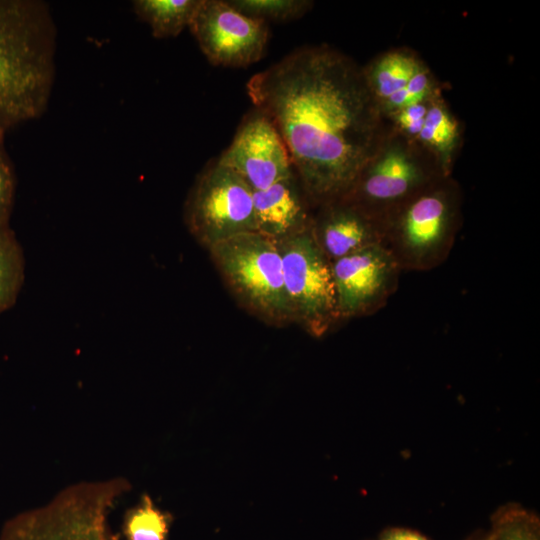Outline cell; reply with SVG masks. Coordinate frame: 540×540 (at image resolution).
<instances>
[{
    "instance_id": "cell-1",
    "label": "cell",
    "mask_w": 540,
    "mask_h": 540,
    "mask_svg": "<svg viewBox=\"0 0 540 540\" xmlns=\"http://www.w3.org/2000/svg\"><path fill=\"white\" fill-rule=\"evenodd\" d=\"M246 89L281 135L317 207L347 194L392 127L362 66L327 45L292 51L254 74Z\"/></svg>"
},
{
    "instance_id": "cell-2",
    "label": "cell",
    "mask_w": 540,
    "mask_h": 540,
    "mask_svg": "<svg viewBox=\"0 0 540 540\" xmlns=\"http://www.w3.org/2000/svg\"><path fill=\"white\" fill-rule=\"evenodd\" d=\"M56 26L40 0H0V134L45 112L54 85Z\"/></svg>"
},
{
    "instance_id": "cell-3",
    "label": "cell",
    "mask_w": 540,
    "mask_h": 540,
    "mask_svg": "<svg viewBox=\"0 0 540 540\" xmlns=\"http://www.w3.org/2000/svg\"><path fill=\"white\" fill-rule=\"evenodd\" d=\"M463 194L452 175L405 201L382 224V245L402 271H429L450 255L462 224Z\"/></svg>"
},
{
    "instance_id": "cell-4",
    "label": "cell",
    "mask_w": 540,
    "mask_h": 540,
    "mask_svg": "<svg viewBox=\"0 0 540 540\" xmlns=\"http://www.w3.org/2000/svg\"><path fill=\"white\" fill-rule=\"evenodd\" d=\"M129 490L124 478L71 485L47 504L6 521L0 540H119L110 530L108 516Z\"/></svg>"
},
{
    "instance_id": "cell-5",
    "label": "cell",
    "mask_w": 540,
    "mask_h": 540,
    "mask_svg": "<svg viewBox=\"0 0 540 540\" xmlns=\"http://www.w3.org/2000/svg\"><path fill=\"white\" fill-rule=\"evenodd\" d=\"M443 176L449 175L428 149L391 127L343 197L382 225L395 209Z\"/></svg>"
},
{
    "instance_id": "cell-6",
    "label": "cell",
    "mask_w": 540,
    "mask_h": 540,
    "mask_svg": "<svg viewBox=\"0 0 540 540\" xmlns=\"http://www.w3.org/2000/svg\"><path fill=\"white\" fill-rule=\"evenodd\" d=\"M238 299L271 323L293 320L277 241L257 231L237 234L209 248Z\"/></svg>"
},
{
    "instance_id": "cell-7",
    "label": "cell",
    "mask_w": 540,
    "mask_h": 540,
    "mask_svg": "<svg viewBox=\"0 0 540 540\" xmlns=\"http://www.w3.org/2000/svg\"><path fill=\"white\" fill-rule=\"evenodd\" d=\"M292 318L311 335H325L339 320L337 298L327 259L312 225L277 241Z\"/></svg>"
},
{
    "instance_id": "cell-8",
    "label": "cell",
    "mask_w": 540,
    "mask_h": 540,
    "mask_svg": "<svg viewBox=\"0 0 540 540\" xmlns=\"http://www.w3.org/2000/svg\"><path fill=\"white\" fill-rule=\"evenodd\" d=\"M252 188L235 171L210 163L198 176L185 203V222L208 249L237 234L256 231Z\"/></svg>"
},
{
    "instance_id": "cell-9",
    "label": "cell",
    "mask_w": 540,
    "mask_h": 540,
    "mask_svg": "<svg viewBox=\"0 0 540 540\" xmlns=\"http://www.w3.org/2000/svg\"><path fill=\"white\" fill-rule=\"evenodd\" d=\"M202 53L215 66L242 68L265 54L269 26L228 1L201 0L189 26Z\"/></svg>"
},
{
    "instance_id": "cell-10",
    "label": "cell",
    "mask_w": 540,
    "mask_h": 540,
    "mask_svg": "<svg viewBox=\"0 0 540 540\" xmlns=\"http://www.w3.org/2000/svg\"><path fill=\"white\" fill-rule=\"evenodd\" d=\"M340 320L371 315L384 308L399 286L402 272L382 244L331 262Z\"/></svg>"
},
{
    "instance_id": "cell-11",
    "label": "cell",
    "mask_w": 540,
    "mask_h": 540,
    "mask_svg": "<svg viewBox=\"0 0 540 540\" xmlns=\"http://www.w3.org/2000/svg\"><path fill=\"white\" fill-rule=\"evenodd\" d=\"M217 161L239 174L253 191L264 190L295 173L281 135L256 108L244 117Z\"/></svg>"
},
{
    "instance_id": "cell-12",
    "label": "cell",
    "mask_w": 540,
    "mask_h": 540,
    "mask_svg": "<svg viewBox=\"0 0 540 540\" xmlns=\"http://www.w3.org/2000/svg\"><path fill=\"white\" fill-rule=\"evenodd\" d=\"M314 236L330 262L365 247L382 244V225L345 197L318 206Z\"/></svg>"
},
{
    "instance_id": "cell-13",
    "label": "cell",
    "mask_w": 540,
    "mask_h": 540,
    "mask_svg": "<svg viewBox=\"0 0 540 540\" xmlns=\"http://www.w3.org/2000/svg\"><path fill=\"white\" fill-rule=\"evenodd\" d=\"M311 205L296 173L270 187L254 191L256 231L276 241L312 225Z\"/></svg>"
},
{
    "instance_id": "cell-14",
    "label": "cell",
    "mask_w": 540,
    "mask_h": 540,
    "mask_svg": "<svg viewBox=\"0 0 540 540\" xmlns=\"http://www.w3.org/2000/svg\"><path fill=\"white\" fill-rule=\"evenodd\" d=\"M415 140L437 158L446 175H452L463 129L441 92L429 99L423 127Z\"/></svg>"
},
{
    "instance_id": "cell-15",
    "label": "cell",
    "mask_w": 540,
    "mask_h": 540,
    "mask_svg": "<svg viewBox=\"0 0 540 540\" xmlns=\"http://www.w3.org/2000/svg\"><path fill=\"white\" fill-rule=\"evenodd\" d=\"M421 60L414 50L398 47L378 54L362 66L366 84L379 108L388 97L407 85Z\"/></svg>"
},
{
    "instance_id": "cell-16",
    "label": "cell",
    "mask_w": 540,
    "mask_h": 540,
    "mask_svg": "<svg viewBox=\"0 0 540 540\" xmlns=\"http://www.w3.org/2000/svg\"><path fill=\"white\" fill-rule=\"evenodd\" d=\"M201 0H135L136 16L146 23L158 39L178 36L191 21Z\"/></svg>"
},
{
    "instance_id": "cell-17",
    "label": "cell",
    "mask_w": 540,
    "mask_h": 540,
    "mask_svg": "<svg viewBox=\"0 0 540 540\" xmlns=\"http://www.w3.org/2000/svg\"><path fill=\"white\" fill-rule=\"evenodd\" d=\"M24 278L22 248L10 226L0 228V314L15 304Z\"/></svg>"
},
{
    "instance_id": "cell-18",
    "label": "cell",
    "mask_w": 540,
    "mask_h": 540,
    "mask_svg": "<svg viewBox=\"0 0 540 540\" xmlns=\"http://www.w3.org/2000/svg\"><path fill=\"white\" fill-rule=\"evenodd\" d=\"M172 517L159 509L148 494L123 517L124 540H167Z\"/></svg>"
},
{
    "instance_id": "cell-19",
    "label": "cell",
    "mask_w": 540,
    "mask_h": 540,
    "mask_svg": "<svg viewBox=\"0 0 540 540\" xmlns=\"http://www.w3.org/2000/svg\"><path fill=\"white\" fill-rule=\"evenodd\" d=\"M244 15L269 22H288L304 16L313 6L309 0H228Z\"/></svg>"
},
{
    "instance_id": "cell-20",
    "label": "cell",
    "mask_w": 540,
    "mask_h": 540,
    "mask_svg": "<svg viewBox=\"0 0 540 540\" xmlns=\"http://www.w3.org/2000/svg\"><path fill=\"white\" fill-rule=\"evenodd\" d=\"M539 522L521 510L502 512L495 519L491 540H540Z\"/></svg>"
},
{
    "instance_id": "cell-21",
    "label": "cell",
    "mask_w": 540,
    "mask_h": 540,
    "mask_svg": "<svg viewBox=\"0 0 540 540\" xmlns=\"http://www.w3.org/2000/svg\"><path fill=\"white\" fill-rule=\"evenodd\" d=\"M0 134V228L9 226L15 196V174Z\"/></svg>"
},
{
    "instance_id": "cell-22",
    "label": "cell",
    "mask_w": 540,
    "mask_h": 540,
    "mask_svg": "<svg viewBox=\"0 0 540 540\" xmlns=\"http://www.w3.org/2000/svg\"><path fill=\"white\" fill-rule=\"evenodd\" d=\"M428 102L429 99L409 105L388 117V121L394 130L415 140L423 127Z\"/></svg>"
},
{
    "instance_id": "cell-23",
    "label": "cell",
    "mask_w": 540,
    "mask_h": 540,
    "mask_svg": "<svg viewBox=\"0 0 540 540\" xmlns=\"http://www.w3.org/2000/svg\"><path fill=\"white\" fill-rule=\"evenodd\" d=\"M379 540H429L417 531L404 528H391L384 531Z\"/></svg>"
},
{
    "instance_id": "cell-24",
    "label": "cell",
    "mask_w": 540,
    "mask_h": 540,
    "mask_svg": "<svg viewBox=\"0 0 540 540\" xmlns=\"http://www.w3.org/2000/svg\"><path fill=\"white\" fill-rule=\"evenodd\" d=\"M487 540H491L490 537H489V539H487Z\"/></svg>"
}]
</instances>
